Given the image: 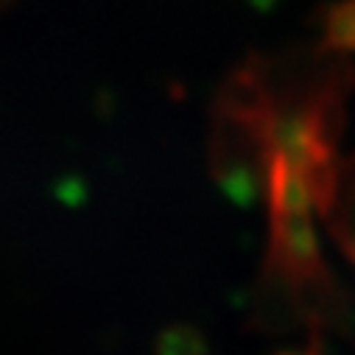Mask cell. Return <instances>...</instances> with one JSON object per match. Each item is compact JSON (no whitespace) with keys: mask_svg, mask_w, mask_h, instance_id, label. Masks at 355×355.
Segmentation results:
<instances>
[{"mask_svg":"<svg viewBox=\"0 0 355 355\" xmlns=\"http://www.w3.org/2000/svg\"><path fill=\"white\" fill-rule=\"evenodd\" d=\"M352 241H355V238H352Z\"/></svg>","mask_w":355,"mask_h":355,"instance_id":"cell-1","label":"cell"}]
</instances>
